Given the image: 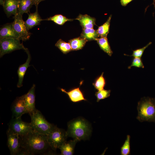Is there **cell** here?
Wrapping results in <instances>:
<instances>
[{
    "mask_svg": "<svg viewBox=\"0 0 155 155\" xmlns=\"http://www.w3.org/2000/svg\"><path fill=\"white\" fill-rule=\"evenodd\" d=\"M20 136L21 147L27 150L31 155L45 154L50 147L48 143L47 135L33 130L24 135Z\"/></svg>",
    "mask_w": 155,
    "mask_h": 155,
    "instance_id": "cell-1",
    "label": "cell"
},
{
    "mask_svg": "<svg viewBox=\"0 0 155 155\" xmlns=\"http://www.w3.org/2000/svg\"><path fill=\"white\" fill-rule=\"evenodd\" d=\"M66 133L67 136L78 141L88 138L91 133L90 127L85 120L78 118L73 119L68 124Z\"/></svg>",
    "mask_w": 155,
    "mask_h": 155,
    "instance_id": "cell-2",
    "label": "cell"
},
{
    "mask_svg": "<svg viewBox=\"0 0 155 155\" xmlns=\"http://www.w3.org/2000/svg\"><path fill=\"white\" fill-rule=\"evenodd\" d=\"M137 119L140 122L155 123V98L144 97L138 102Z\"/></svg>",
    "mask_w": 155,
    "mask_h": 155,
    "instance_id": "cell-3",
    "label": "cell"
},
{
    "mask_svg": "<svg viewBox=\"0 0 155 155\" xmlns=\"http://www.w3.org/2000/svg\"><path fill=\"white\" fill-rule=\"evenodd\" d=\"M29 115L31 117V127L36 132L47 135L55 126L49 122L38 110L36 109Z\"/></svg>",
    "mask_w": 155,
    "mask_h": 155,
    "instance_id": "cell-4",
    "label": "cell"
},
{
    "mask_svg": "<svg viewBox=\"0 0 155 155\" xmlns=\"http://www.w3.org/2000/svg\"><path fill=\"white\" fill-rule=\"evenodd\" d=\"M47 135V140L50 147L54 150L66 141L68 137L66 131L55 126Z\"/></svg>",
    "mask_w": 155,
    "mask_h": 155,
    "instance_id": "cell-5",
    "label": "cell"
},
{
    "mask_svg": "<svg viewBox=\"0 0 155 155\" xmlns=\"http://www.w3.org/2000/svg\"><path fill=\"white\" fill-rule=\"evenodd\" d=\"M18 39L8 38H3L0 40V57L14 51L22 49L25 51L27 49Z\"/></svg>",
    "mask_w": 155,
    "mask_h": 155,
    "instance_id": "cell-6",
    "label": "cell"
},
{
    "mask_svg": "<svg viewBox=\"0 0 155 155\" xmlns=\"http://www.w3.org/2000/svg\"><path fill=\"white\" fill-rule=\"evenodd\" d=\"M8 129L20 136L24 135L32 130L30 123L23 121L21 117L12 118L8 124Z\"/></svg>",
    "mask_w": 155,
    "mask_h": 155,
    "instance_id": "cell-7",
    "label": "cell"
},
{
    "mask_svg": "<svg viewBox=\"0 0 155 155\" xmlns=\"http://www.w3.org/2000/svg\"><path fill=\"white\" fill-rule=\"evenodd\" d=\"M13 17L14 20L12 22L13 26L19 36L20 40L25 41L29 39L31 34L26 28L22 15L18 12Z\"/></svg>",
    "mask_w": 155,
    "mask_h": 155,
    "instance_id": "cell-8",
    "label": "cell"
},
{
    "mask_svg": "<svg viewBox=\"0 0 155 155\" xmlns=\"http://www.w3.org/2000/svg\"><path fill=\"white\" fill-rule=\"evenodd\" d=\"M7 145L11 155H17L21 147L20 137L9 129L7 131Z\"/></svg>",
    "mask_w": 155,
    "mask_h": 155,
    "instance_id": "cell-9",
    "label": "cell"
},
{
    "mask_svg": "<svg viewBox=\"0 0 155 155\" xmlns=\"http://www.w3.org/2000/svg\"><path fill=\"white\" fill-rule=\"evenodd\" d=\"M12 118L21 117L24 114L28 113L25 105L24 95L17 97L13 102L11 108Z\"/></svg>",
    "mask_w": 155,
    "mask_h": 155,
    "instance_id": "cell-10",
    "label": "cell"
},
{
    "mask_svg": "<svg viewBox=\"0 0 155 155\" xmlns=\"http://www.w3.org/2000/svg\"><path fill=\"white\" fill-rule=\"evenodd\" d=\"M35 85H33L28 92L24 95V100L28 113L31 114L36 109L35 107Z\"/></svg>",
    "mask_w": 155,
    "mask_h": 155,
    "instance_id": "cell-11",
    "label": "cell"
},
{
    "mask_svg": "<svg viewBox=\"0 0 155 155\" xmlns=\"http://www.w3.org/2000/svg\"><path fill=\"white\" fill-rule=\"evenodd\" d=\"M11 38L20 40L19 35L14 30L12 23H7L0 28V39Z\"/></svg>",
    "mask_w": 155,
    "mask_h": 155,
    "instance_id": "cell-12",
    "label": "cell"
},
{
    "mask_svg": "<svg viewBox=\"0 0 155 155\" xmlns=\"http://www.w3.org/2000/svg\"><path fill=\"white\" fill-rule=\"evenodd\" d=\"M19 0H5L3 6L4 11L9 18L15 16L18 11Z\"/></svg>",
    "mask_w": 155,
    "mask_h": 155,
    "instance_id": "cell-13",
    "label": "cell"
},
{
    "mask_svg": "<svg viewBox=\"0 0 155 155\" xmlns=\"http://www.w3.org/2000/svg\"><path fill=\"white\" fill-rule=\"evenodd\" d=\"M43 20L40 16L38 11V7L36 8V11L34 13L28 14V16L25 22V25L28 30L33 27L40 25L41 22Z\"/></svg>",
    "mask_w": 155,
    "mask_h": 155,
    "instance_id": "cell-14",
    "label": "cell"
},
{
    "mask_svg": "<svg viewBox=\"0 0 155 155\" xmlns=\"http://www.w3.org/2000/svg\"><path fill=\"white\" fill-rule=\"evenodd\" d=\"M28 55V58L25 63L20 65L18 68L17 73L18 76V81L17 85L18 88L22 86L24 77L26 70L30 65L29 63L31 60V56L28 49L25 51Z\"/></svg>",
    "mask_w": 155,
    "mask_h": 155,
    "instance_id": "cell-15",
    "label": "cell"
},
{
    "mask_svg": "<svg viewBox=\"0 0 155 155\" xmlns=\"http://www.w3.org/2000/svg\"><path fill=\"white\" fill-rule=\"evenodd\" d=\"M75 19L79 21L82 29L93 28L96 25V19L87 14H80Z\"/></svg>",
    "mask_w": 155,
    "mask_h": 155,
    "instance_id": "cell-16",
    "label": "cell"
},
{
    "mask_svg": "<svg viewBox=\"0 0 155 155\" xmlns=\"http://www.w3.org/2000/svg\"><path fill=\"white\" fill-rule=\"evenodd\" d=\"M61 90L62 92L66 94L69 96L70 100L72 102H75L82 100H86L84 98L79 87L74 88L68 92L63 88H61Z\"/></svg>",
    "mask_w": 155,
    "mask_h": 155,
    "instance_id": "cell-17",
    "label": "cell"
},
{
    "mask_svg": "<svg viewBox=\"0 0 155 155\" xmlns=\"http://www.w3.org/2000/svg\"><path fill=\"white\" fill-rule=\"evenodd\" d=\"M78 141L73 139L67 142L66 141L60 146L59 148L62 155H72L74 152V149L76 143Z\"/></svg>",
    "mask_w": 155,
    "mask_h": 155,
    "instance_id": "cell-18",
    "label": "cell"
},
{
    "mask_svg": "<svg viewBox=\"0 0 155 155\" xmlns=\"http://www.w3.org/2000/svg\"><path fill=\"white\" fill-rule=\"evenodd\" d=\"M80 36L88 41L96 40L99 36L97 30H95L93 28L82 29Z\"/></svg>",
    "mask_w": 155,
    "mask_h": 155,
    "instance_id": "cell-19",
    "label": "cell"
},
{
    "mask_svg": "<svg viewBox=\"0 0 155 155\" xmlns=\"http://www.w3.org/2000/svg\"><path fill=\"white\" fill-rule=\"evenodd\" d=\"M87 41L86 39L80 36L69 40V43L72 50L77 51L82 49Z\"/></svg>",
    "mask_w": 155,
    "mask_h": 155,
    "instance_id": "cell-20",
    "label": "cell"
},
{
    "mask_svg": "<svg viewBox=\"0 0 155 155\" xmlns=\"http://www.w3.org/2000/svg\"><path fill=\"white\" fill-rule=\"evenodd\" d=\"M32 5V0H19L18 12L22 16L24 13L28 14Z\"/></svg>",
    "mask_w": 155,
    "mask_h": 155,
    "instance_id": "cell-21",
    "label": "cell"
},
{
    "mask_svg": "<svg viewBox=\"0 0 155 155\" xmlns=\"http://www.w3.org/2000/svg\"><path fill=\"white\" fill-rule=\"evenodd\" d=\"M96 41L100 48L109 56H111L113 53L107 38L100 37L97 39Z\"/></svg>",
    "mask_w": 155,
    "mask_h": 155,
    "instance_id": "cell-22",
    "label": "cell"
},
{
    "mask_svg": "<svg viewBox=\"0 0 155 155\" xmlns=\"http://www.w3.org/2000/svg\"><path fill=\"white\" fill-rule=\"evenodd\" d=\"M111 17L112 15H111L106 22L102 25L98 27L97 31L99 36L100 37L107 38V35L109 32Z\"/></svg>",
    "mask_w": 155,
    "mask_h": 155,
    "instance_id": "cell-23",
    "label": "cell"
},
{
    "mask_svg": "<svg viewBox=\"0 0 155 155\" xmlns=\"http://www.w3.org/2000/svg\"><path fill=\"white\" fill-rule=\"evenodd\" d=\"M73 20L68 18L61 14H57L43 20L52 21L58 25H62L67 22L71 21Z\"/></svg>",
    "mask_w": 155,
    "mask_h": 155,
    "instance_id": "cell-24",
    "label": "cell"
},
{
    "mask_svg": "<svg viewBox=\"0 0 155 155\" xmlns=\"http://www.w3.org/2000/svg\"><path fill=\"white\" fill-rule=\"evenodd\" d=\"M57 47L63 53L67 54L72 50L69 43L66 42L61 39H59L55 44Z\"/></svg>",
    "mask_w": 155,
    "mask_h": 155,
    "instance_id": "cell-25",
    "label": "cell"
},
{
    "mask_svg": "<svg viewBox=\"0 0 155 155\" xmlns=\"http://www.w3.org/2000/svg\"><path fill=\"white\" fill-rule=\"evenodd\" d=\"M130 136L127 135L124 143L121 148V155H129L130 153Z\"/></svg>",
    "mask_w": 155,
    "mask_h": 155,
    "instance_id": "cell-26",
    "label": "cell"
},
{
    "mask_svg": "<svg viewBox=\"0 0 155 155\" xmlns=\"http://www.w3.org/2000/svg\"><path fill=\"white\" fill-rule=\"evenodd\" d=\"M103 72L102 73L93 84V85L95 88L98 90L104 89L106 81L103 76Z\"/></svg>",
    "mask_w": 155,
    "mask_h": 155,
    "instance_id": "cell-27",
    "label": "cell"
},
{
    "mask_svg": "<svg viewBox=\"0 0 155 155\" xmlns=\"http://www.w3.org/2000/svg\"><path fill=\"white\" fill-rule=\"evenodd\" d=\"M111 90L104 89L99 90L95 93V95L97 98V102L109 97L110 95Z\"/></svg>",
    "mask_w": 155,
    "mask_h": 155,
    "instance_id": "cell-28",
    "label": "cell"
},
{
    "mask_svg": "<svg viewBox=\"0 0 155 155\" xmlns=\"http://www.w3.org/2000/svg\"><path fill=\"white\" fill-rule=\"evenodd\" d=\"M151 44L152 42H150L143 47L133 51L132 54L130 56L141 58L145 49Z\"/></svg>",
    "mask_w": 155,
    "mask_h": 155,
    "instance_id": "cell-29",
    "label": "cell"
},
{
    "mask_svg": "<svg viewBox=\"0 0 155 155\" xmlns=\"http://www.w3.org/2000/svg\"><path fill=\"white\" fill-rule=\"evenodd\" d=\"M132 67H137L144 68V66L141 58L134 57L133 59L131 65L128 67V69H130Z\"/></svg>",
    "mask_w": 155,
    "mask_h": 155,
    "instance_id": "cell-30",
    "label": "cell"
},
{
    "mask_svg": "<svg viewBox=\"0 0 155 155\" xmlns=\"http://www.w3.org/2000/svg\"><path fill=\"white\" fill-rule=\"evenodd\" d=\"M17 155H31V154L26 149L21 147Z\"/></svg>",
    "mask_w": 155,
    "mask_h": 155,
    "instance_id": "cell-31",
    "label": "cell"
},
{
    "mask_svg": "<svg viewBox=\"0 0 155 155\" xmlns=\"http://www.w3.org/2000/svg\"><path fill=\"white\" fill-rule=\"evenodd\" d=\"M132 0H120V3L123 6H125Z\"/></svg>",
    "mask_w": 155,
    "mask_h": 155,
    "instance_id": "cell-32",
    "label": "cell"
},
{
    "mask_svg": "<svg viewBox=\"0 0 155 155\" xmlns=\"http://www.w3.org/2000/svg\"><path fill=\"white\" fill-rule=\"evenodd\" d=\"M45 0H32V4L35 6L36 8L38 7L39 4L40 2Z\"/></svg>",
    "mask_w": 155,
    "mask_h": 155,
    "instance_id": "cell-33",
    "label": "cell"
},
{
    "mask_svg": "<svg viewBox=\"0 0 155 155\" xmlns=\"http://www.w3.org/2000/svg\"><path fill=\"white\" fill-rule=\"evenodd\" d=\"M5 0H0V4L2 6H3Z\"/></svg>",
    "mask_w": 155,
    "mask_h": 155,
    "instance_id": "cell-34",
    "label": "cell"
}]
</instances>
